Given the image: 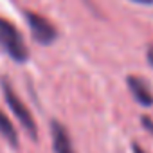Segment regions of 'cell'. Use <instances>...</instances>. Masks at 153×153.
<instances>
[{"mask_svg":"<svg viewBox=\"0 0 153 153\" xmlns=\"http://www.w3.org/2000/svg\"><path fill=\"white\" fill-rule=\"evenodd\" d=\"M130 2H135V4H142V6H153V0H130Z\"/></svg>","mask_w":153,"mask_h":153,"instance_id":"30bf717a","label":"cell"},{"mask_svg":"<svg viewBox=\"0 0 153 153\" xmlns=\"http://www.w3.org/2000/svg\"><path fill=\"white\" fill-rule=\"evenodd\" d=\"M142 124H144V128H148V131L153 133V121L149 117H142Z\"/></svg>","mask_w":153,"mask_h":153,"instance_id":"ba28073f","label":"cell"},{"mask_svg":"<svg viewBox=\"0 0 153 153\" xmlns=\"http://www.w3.org/2000/svg\"><path fill=\"white\" fill-rule=\"evenodd\" d=\"M131 149H133V153H148V151L139 144V142H133V144H131Z\"/></svg>","mask_w":153,"mask_h":153,"instance_id":"9c48e42d","label":"cell"},{"mask_svg":"<svg viewBox=\"0 0 153 153\" xmlns=\"http://www.w3.org/2000/svg\"><path fill=\"white\" fill-rule=\"evenodd\" d=\"M25 20H27V25L33 33V38L42 43V45H51L56 38H58V31L56 27L52 25L51 20H47L45 16L34 13V11H27L25 13Z\"/></svg>","mask_w":153,"mask_h":153,"instance_id":"3957f363","label":"cell"},{"mask_svg":"<svg viewBox=\"0 0 153 153\" xmlns=\"http://www.w3.org/2000/svg\"><path fill=\"white\" fill-rule=\"evenodd\" d=\"M0 47L11 56V59H15L18 63H22L29 58V51L25 47L24 36L6 18H0Z\"/></svg>","mask_w":153,"mask_h":153,"instance_id":"6da1fadb","label":"cell"},{"mask_svg":"<svg viewBox=\"0 0 153 153\" xmlns=\"http://www.w3.org/2000/svg\"><path fill=\"white\" fill-rule=\"evenodd\" d=\"M126 83H128V88H130L131 96L135 97V101L139 105H142V106H151L153 105V92L142 78H139V76H128Z\"/></svg>","mask_w":153,"mask_h":153,"instance_id":"277c9868","label":"cell"},{"mask_svg":"<svg viewBox=\"0 0 153 153\" xmlns=\"http://www.w3.org/2000/svg\"><path fill=\"white\" fill-rule=\"evenodd\" d=\"M2 92H4V97H6V101H7L11 112L16 115V119L20 121V124L25 128V131H27L33 139H36V135H38L36 121L33 119V115H31L29 108L24 105V101L18 97V94L11 88V85H9L7 79H2Z\"/></svg>","mask_w":153,"mask_h":153,"instance_id":"7a4b0ae2","label":"cell"},{"mask_svg":"<svg viewBox=\"0 0 153 153\" xmlns=\"http://www.w3.org/2000/svg\"><path fill=\"white\" fill-rule=\"evenodd\" d=\"M51 130H52V146H54V153H76V151H74V146H72V140H70V135H68L67 128H65L61 123L52 121Z\"/></svg>","mask_w":153,"mask_h":153,"instance_id":"5b68a950","label":"cell"},{"mask_svg":"<svg viewBox=\"0 0 153 153\" xmlns=\"http://www.w3.org/2000/svg\"><path fill=\"white\" fill-rule=\"evenodd\" d=\"M0 135L6 137L9 140L11 146H18V135H16V130L13 126V123L9 121V117L0 110Z\"/></svg>","mask_w":153,"mask_h":153,"instance_id":"8992f818","label":"cell"},{"mask_svg":"<svg viewBox=\"0 0 153 153\" xmlns=\"http://www.w3.org/2000/svg\"><path fill=\"white\" fill-rule=\"evenodd\" d=\"M146 59H148V63L153 67V43H151V45H148V51H146Z\"/></svg>","mask_w":153,"mask_h":153,"instance_id":"52a82bcc","label":"cell"}]
</instances>
